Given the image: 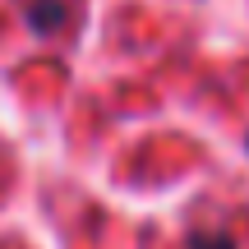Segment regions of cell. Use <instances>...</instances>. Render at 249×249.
Here are the masks:
<instances>
[{"mask_svg":"<svg viewBox=\"0 0 249 249\" xmlns=\"http://www.w3.org/2000/svg\"><path fill=\"white\" fill-rule=\"evenodd\" d=\"M65 14H70L65 0H33V5H28V18H33L37 33H55V28L65 23Z\"/></svg>","mask_w":249,"mask_h":249,"instance_id":"obj_1","label":"cell"},{"mask_svg":"<svg viewBox=\"0 0 249 249\" xmlns=\"http://www.w3.org/2000/svg\"><path fill=\"white\" fill-rule=\"evenodd\" d=\"M189 249H231V240H226V235H194Z\"/></svg>","mask_w":249,"mask_h":249,"instance_id":"obj_2","label":"cell"}]
</instances>
